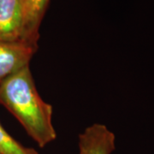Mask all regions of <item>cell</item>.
<instances>
[{
  "instance_id": "cell-1",
  "label": "cell",
  "mask_w": 154,
  "mask_h": 154,
  "mask_svg": "<svg viewBox=\"0 0 154 154\" xmlns=\"http://www.w3.org/2000/svg\"><path fill=\"white\" fill-rule=\"evenodd\" d=\"M0 105L17 118L39 147L55 140L52 106L39 96L29 65L0 84Z\"/></svg>"
},
{
  "instance_id": "cell-2",
  "label": "cell",
  "mask_w": 154,
  "mask_h": 154,
  "mask_svg": "<svg viewBox=\"0 0 154 154\" xmlns=\"http://www.w3.org/2000/svg\"><path fill=\"white\" fill-rule=\"evenodd\" d=\"M38 48V45L24 40H0V84L11 75L27 65Z\"/></svg>"
},
{
  "instance_id": "cell-3",
  "label": "cell",
  "mask_w": 154,
  "mask_h": 154,
  "mask_svg": "<svg viewBox=\"0 0 154 154\" xmlns=\"http://www.w3.org/2000/svg\"><path fill=\"white\" fill-rule=\"evenodd\" d=\"M23 0H0V40H24Z\"/></svg>"
},
{
  "instance_id": "cell-4",
  "label": "cell",
  "mask_w": 154,
  "mask_h": 154,
  "mask_svg": "<svg viewBox=\"0 0 154 154\" xmlns=\"http://www.w3.org/2000/svg\"><path fill=\"white\" fill-rule=\"evenodd\" d=\"M114 133L104 124L94 123L79 135V154H111L116 148Z\"/></svg>"
},
{
  "instance_id": "cell-5",
  "label": "cell",
  "mask_w": 154,
  "mask_h": 154,
  "mask_svg": "<svg viewBox=\"0 0 154 154\" xmlns=\"http://www.w3.org/2000/svg\"><path fill=\"white\" fill-rule=\"evenodd\" d=\"M50 0H23L25 10L24 41L38 44L39 28Z\"/></svg>"
},
{
  "instance_id": "cell-6",
  "label": "cell",
  "mask_w": 154,
  "mask_h": 154,
  "mask_svg": "<svg viewBox=\"0 0 154 154\" xmlns=\"http://www.w3.org/2000/svg\"><path fill=\"white\" fill-rule=\"evenodd\" d=\"M0 153L1 154H38L34 149L20 144L11 136L0 123Z\"/></svg>"
},
{
  "instance_id": "cell-7",
  "label": "cell",
  "mask_w": 154,
  "mask_h": 154,
  "mask_svg": "<svg viewBox=\"0 0 154 154\" xmlns=\"http://www.w3.org/2000/svg\"><path fill=\"white\" fill-rule=\"evenodd\" d=\"M0 154H1V153H0Z\"/></svg>"
}]
</instances>
